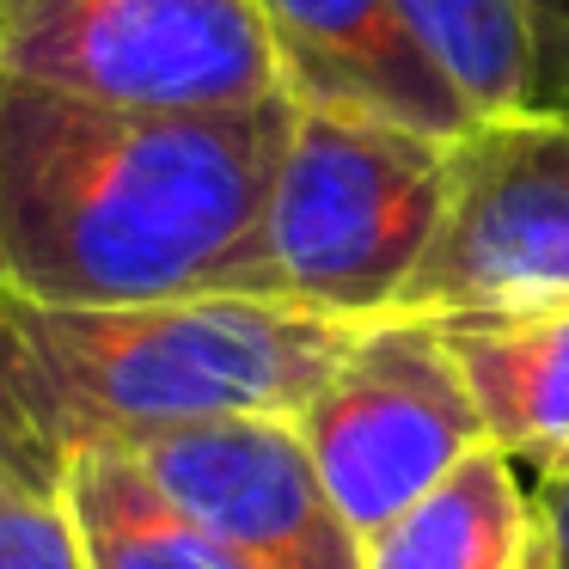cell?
<instances>
[{
    "label": "cell",
    "mask_w": 569,
    "mask_h": 569,
    "mask_svg": "<svg viewBox=\"0 0 569 569\" xmlns=\"http://www.w3.org/2000/svg\"><path fill=\"white\" fill-rule=\"evenodd\" d=\"M295 104L153 111L0 74V295L141 307L263 295Z\"/></svg>",
    "instance_id": "6da1fadb"
},
{
    "label": "cell",
    "mask_w": 569,
    "mask_h": 569,
    "mask_svg": "<svg viewBox=\"0 0 569 569\" xmlns=\"http://www.w3.org/2000/svg\"><path fill=\"white\" fill-rule=\"evenodd\" d=\"M356 331L270 295L141 307L0 295V459L62 483L87 447L214 417H300Z\"/></svg>",
    "instance_id": "7a4b0ae2"
},
{
    "label": "cell",
    "mask_w": 569,
    "mask_h": 569,
    "mask_svg": "<svg viewBox=\"0 0 569 569\" xmlns=\"http://www.w3.org/2000/svg\"><path fill=\"white\" fill-rule=\"evenodd\" d=\"M447 197L453 141L295 104L263 209V295L343 325L405 312Z\"/></svg>",
    "instance_id": "3957f363"
},
{
    "label": "cell",
    "mask_w": 569,
    "mask_h": 569,
    "mask_svg": "<svg viewBox=\"0 0 569 569\" xmlns=\"http://www.w3.org/2000/svg\"><path fill=\"white\" fill-rule=\"evenodd\" d=\"M0 74L153 111L288 99L258 0H0Z\"/></svg>",
    "instance_id": "277c9868"
},
{
    "label": "cell",
    "mask_w": 569,
    "mask_h": 569,
    "mask_svg": "<svg viewBox=\"0 0 569 569\" xmlns=\"http://www.w3.org/2000/svg\"><path fill=\"white\" fill-rule=\"evenodd\" d=\"M295 422L356 539L380 532L466 453L490 447L466 368L429 312L368 319Z\"/></svg>",
    "instance_id": "5b68a950"
},
{
    "label": "cell",
    "mask_w": 569,
    "mask_h": 569,
    "mask_svg": "<svg viewBox=\"0 0 569 569\" xmlns=\"http://www.w3.org/2000/svg\"><path fill=\"white\" fill-rule=\"evenodd\" d=\"M569 300V117L527 111L453 141L447 221L405 312Z\"/></svg>",
    "instance_id": "8992f818"
},
{
    "label": "cell",
    "mask_w": 569,
    "mask_h": 569,
    "mask_svg": "<svg viewBox=\"0 0 569 569\" xmlns=\"http://www.w3.org/2000/svg\"><path fill=\"white\" fill-rule=\"evenodd\" d=\"M148 483L258 569H361L295 417H214L123 441Z\"/></svg>",
    "instance_id": "52a82bcc"
},
{
    "label": "cell",
    "mask_w": 569,
    "mask_h": 569,
    "mask_svg": "<svg viewBox=\"0 0 569 569\" xmlns=\"http://www.w3.org/2000/svg\"><path fill=\"white\" fill-rule=\"evenodd\" d=\"M258 19L295 104L380 117L435 141H466L478 129L392 0H258Z\"/></svg>",
    "instance_id": "ba28073f"
},
{
    "label": "cell",
    "mask_w": 569,
    "mask_h": 569,
    "mask_svg": "<svg viewBox=\"0 0 569 569\" xmlns=\"http://www.w3.org/2000/svg\"><path fill=\"white\" fill-rule=\"evenodd\" d=\"M478 398L483 435L515 466L569 471V300L435 312Z\"/></svg>",
    "instance_id": "9c48e42d"
},
{
    "label": "cell",
    "mask_w": 569,
    "mask_h": 569,
    "mask_svg": "<svg viewBox=\"0 0 569 569\" xmlns=\"http://www.w3.org/2000/svg\"><path fill=\"white\" fill-rule=\"evenodd\" d=\"M361 569H557L545 502L502 447L466 453L429 496L361 539Z\"/></svg>",
    "instance_id": "30bf717a"
},
{
    "label": "cell",
    "mask_w": 569,
    "mask_h": 569,
    "mask_svg": "<svg viewBox=\"0 0 569 569\" xmlns=\"http://www.w3.org/2000/svg\"><path fill=\"white\" fill-rule=\"evenodd\" d=\"M87 569H258L148 483L123 447H87L62 478Z\"/></svg>",
    "instance_id": "8fae6325"
},
{
    "label": "cell",
    "mask_w": 569,
    "mask_h": 569,
    "mask_svg": "<svg viewBox=\"0 0 569 569\" xmlns=\"http://www.w3.org/2000/svg\"><path fill=\"white\" fill-rule=\"evenodd\" d=\"M392 7L435 74L471 111V123L539 111L532 0H392Z\"/></svg>",
    "instance_id": "7c38bea8"
},
{
    "label": "cell",
    "mask_w": 569,
    "mask_h": 569,
    "mask_svg": "<svg viewBox=\"0 0 569 569\" xmlns=\"http://www.w3.org/2000/svg\"><path fill=\"white\" fill-rule=\"evenodd\" d=\"M0 569H87L62 483H31L0 459Z\"/></svg>",
    "instance_id": "4fadbf2b"
},
{
    "label": "cell",
    "mask_w": 569,
    "mask_h": 569,
    "mask_svg": "<svg viewBox=\"0 0 569 569\" xmlns=\"http://www.w3.org/2000/svg\"><path fill=\"white\" fill-rule=\"evenodd\" d=\"M539 31V111L569 117V0H532Z\"/></svg>",
    "instance_id": "5bb4252c"
},
{
    "label": "cell",
    "mask_w": 569,
    "mask_h": 569,
    "mask_svg": "<svg viewBox=\"0 0 569 569\" xmlns=\"http://www.w3.org/2000/svg\"><path fill=\"white\" fill-rule=\"evenodd\" d=\"M539 502H545V520H551L557 569H569V471H563V478H545L539 483Z\"/></svg>",
    "instance_id": "9a60e30c"
}]
</instances>
